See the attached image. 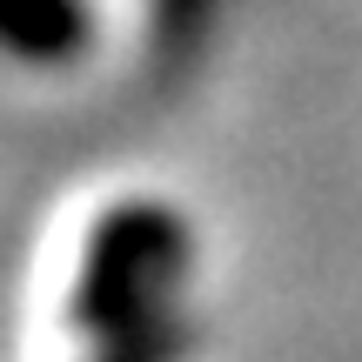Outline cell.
Masks as SVG:
<instances>
[{"label": "cell", "mask_w": 362, "mask_h": 362, "mask_svg": "<svg viewBox=\"0 0 362 362\" xmlns=\"http://www.w3.org/2000/svg\"><path fill=\"white\" fill-rule=\"evenodd\" d=\"M194 235L168 194H74L34 242L7 362H175Z\"/></svg>", "instance_id": "6da1fadb"}]
</instances>
